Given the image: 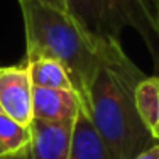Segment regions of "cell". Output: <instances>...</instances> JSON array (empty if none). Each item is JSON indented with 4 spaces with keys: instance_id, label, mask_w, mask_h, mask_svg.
<instances>
[{
    "instance_id": "4",
    "label": "cell",
    "mask_w": 159,
    "mask_h": 159,
    "mask_svg": "<svg viewBox=\"0 0 159 159\" xmlns=\"http://www.w3.org/2000/svg\"><path fill=\"white\" fill-rule=\"evenodd\" d=\"M32 81L25 64L0 66V110L14 120L31 125Z\"/></svg>"
},
{
    "instance_id": "12",
    "label": "cell",
    "mask_w": 159,
    "mask_h": 159,
    "mask_svg": "<svg viewBox=\"0 0 159 159\" xmlns=\"http://www.w3.org/2000/svg\"><path fill=\"white\" fill-rule=\"evenodd\" d=\"M37 2L44 3V5H48V7H52V9L66 10V0H37Z\"/></svg>"
},
{
    "instance_id": "11",
    "label": "cell",
    "mask_w": 159,
    "mask_h": 159,
    "mask_svg": "<svg viewBox=\"0 0 159 159\" xmlns=\"http://www.w3.org/2000/svg\"><path fill=\"white\" fill-rule=\"evenodd\" d=\"M134 159H159V142L151 146V147H147V149H144Z\"/></svg>"
},
{
    "instance_id": "6",
    "label": "cell",
    "mask_w": 159,
    "mask_h": 159,
    "mask_svg": "<svg viewBox=\"0 0 159 159\" xmlns=\"http://www.w3.org/2000/svg\"><path fill=\"white\" fill-rule=\"evenodd\" d=\"M81 108V102L75 90L39 88L32 90V117L49 124L73 125Z\"/></svg>"
},
{
    "instance_id": "1",
    "label": "cell",
    "mask_w": 159,
    "mask_h": 159,
    "mask_svg": "<svg viewBox=\"0 0 159 159\" xmlns=\"http://www.w3.org/2000/svg\"><path fill=\"white\" fill-rule=\"evenodd\" d=\"M144 78L146 75L125 54L120 41H112L81 108L113 159H134L159 142L144 125L135 107V86Z\"/></svg>"
},
{
    "instance_id": "9",
    "label": "cell",
    "mask_w": 159,
    "mask_h": 159,
    "mask_svg": "<svg viewBox=\"0 0 159 159\" xmlns=\"http://www.w3.org/2000/svg\"><path fill=\"white\" fill-rule=\"evenodd\" d=\"M135 107L147 130L159 141V76L144 78L135 86Z\"/></svg>"
},
{
    "instance_id": "7",
    "label": "cell",
    "mask_w": 159,
    "mask_h": 159,
    "mask_svg": "<svg viewBox=\"0 0 159 159\" xmlns=\"http://www.w3.org/2000/svg\"><path fill=\"white\" fill-rule=\"evenodd\" d=\"M70 159H113L83 108L73 124Z\"/></svg>"
},
{
    "instance_id": "2",
    "label": "cell",
    "mask_w": 159,
    "mask_h": 159,
    "mask_svg": "<svg viewBox=\"0 0 159 159\" xmlns=\"http://www.w3.org/2000/svg\"><path fill=\"white\" fill-rule=\"evenodd\" d=\"M24 20L27 59L48 56L64 64L75 92L85 105L92 78L112 41L95 36L68 10L48 7L37 0H19Z\"/></svg>"
},
{
    "instance_id": "13",
    "label": "cell",
    "mask_w": 159,
    "mask_h": 159,
    "mask_svg": "<svg viewBox=\"0 0 159 159\" xmlns=\"http://www.w3.org/2000/svg\"><path fill=\"white\" fill-rule=\"evenodd\" d=\"M7 157H10V156H9V152L5 151V147L2 146V142H0V159H7Z\"/></svg>"
},
{
    "instance_id": "5",
    "label": "cell",
    "mask_w": 159,
    "mask_h": 159,
    "mask_svg": "<svg viewBox=\"0 0 159 159\" xmlns=\"http://www.w3.org/2000/svg\"><path fill=\"white\" fill-rule=\"evenodd\" d=\"M73 125L32 119L31 144L20 159H70Z\"/></svg>"
},
{
    "instance_id": "8",
    "label": "cell",
    "mask_w": 159,
    "mask_h": 159,
    "mask_svg": "<svg viewBox=\"0 0 159 159\" xmlns=\"http://www.w3.org/2000/svg\"><path fill=\"white\" fill-rule=\"evenodd\" d=\"M29 70L32 86L39 88H58V90H75L73 80L61 61L48 56L27 59L25 63Z\"/></svg>"
},
{
    "instance_id": "10",
    "label": "cell",
    "mask_w": 159,
    "mask_h": 159,
    "mask_svg": "<svg viewBox=\"0 0 159 159\" xmlns=\"http://www.w3.org/2000/svg\"><path fill=\"white\" fill-rule=\"evenodd\" d=\"M31 139V125H24L0 110V142L10 157L24 156Z\"/></svg>"
},
{
    "instance_id": "15",
    "label": "cell",
    "mask_w": 159,
    "mask_h": 159,
    "mask_svg": "<svg viewBox=\"0 0 159 159\" xmlns=\"http://www.w3.org/2000/svg\"><path fill=\"white\" fill-rule=\"evenodd\" d=\"M7 159H12V157H7Z\"/></svg>"
},
{
    "instance_id": "14",
    "label": "cell",
    "mask_w": 159,
    "mask_h": 159,
    "mask_svg": "<svg viewBox=\"0 0 159 159\" xmlns=\"http://www.w3.org/2000/svg\"><path fill=\"white\" fill-rule=\"evenodd\" d=\"M156 10H157V24H159V0H156ZM157 59H159V54H157Z\"/></svg>"
},
{
    "instance_id": "3",
    "label": "cell",
    "mask_w": 159,
    "mask_h": 159,
    "mask_svg": "<svg viewBox=\"0 0 159 159\" xmlns=\"http://www.w3.org/2000/svg\"><path fill=\"white\" fill-rule=\"evenodd\" d=\"M66 10L88 31L103 39H117L134 29L151 54H159V24L156 0H66Z\"/></svg>"
}]
</instances>
